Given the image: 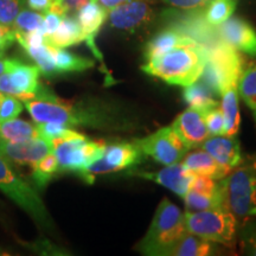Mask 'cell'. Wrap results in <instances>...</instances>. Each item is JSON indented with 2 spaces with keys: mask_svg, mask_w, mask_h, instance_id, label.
Masks as SVG:
<instances>
[{
  "mask_svg": "<svg viewBox=\"0 0 256 256\" xmlns=\"http://www.w3.org/2000/svg\"><path fill=\"white\" fill-rule=\"evenodd\" d=\"M0 255H5V252H2V249H0Z\"/></svg>",
  "mask_w": 256,
  "mask_h": 256,
  "instance_id": "46",
  "label": "cell"
},
{
  "mask_svg": "<svg viewBox=\"0 0 256 256\" xmlns=\"http://www.w3.org/2000/svg\"><path fill=\"white\" fill-rule=\"evenodd\" d=\"M183 98L191 108L203 112V113L218 106L214 92L203 82L196 81L186 86L183 92Z\"/></svg>",
  "mask_w": 256,
  "mask_h": 256,
  "instance_id": "24",
  "label": "cell"
},
{
  "mask_svg": "<svg viewBox=\"0 0 256 256\" xmlns=\"http://www.w3.org/2000/svg\"><path fill=\"white\" fill-rule=\"evenodd\" d=\"M5 68H6V58L0 57V75L5 72Z\"/></svg>",
  "mask_w": 256,
  "mask_h": 256,
  "instance_id": "45",
  "label": "cell"
},
{
  "mask_svg": "<svg viewBox=\"0 0 256 256\" xmlns=\"http://www.w3.org/2000/svg\"><path fill=\"white\" fill-rule=\"evenodd\" d=\"M52 152V144L46 138L28 142H8L0 138V154L18 165H34Z\"/></svg>",
  "mask_w": 256,
  "mask_h": 256,
  "instance_id": "13",
  "label": "cell"
},
{
  "mask_svg": "<svg viewBox=\"0 0 256 256\" xmlns=\"http://www.w3.org/2000/svg\"><path fill=\"white\" fill-rule=\"evenodd\" d=\"M36 124L20 119H12L0 122V138L8 142H28L40 138Z\"/></svg>",
  "mask_w": 256,
  "mask_h": 256,
  "instance_id": "25",
  "label": "cell"
},
{
  "mask_svg": "<svg viewBox=\"0 0 256 256\" xmlns=\"http://www.w3.org/2000/svg\"><path fill=\"white\" fill-rule=\"evenodd\" d=\"M218 36L226 44L250 57H256V30L242 18H232L218 25Z\"/></svg>",
  "mask_w": 256,
  "mask_h": 256,
  "instance_id": "14",
  "label": "cell"
},
{
  "mask_svg": "<svg viewBox=\"0 0 256 256\" xmlns=\"http://www.w3.org/2000/svg\"><path fill=\"white\" fill-rule=\"evenodd\" d=\"M184 198L185 206L188 211H202V210H210L217 209V208L226 206L223 194V186L222 191L216 194H206L200 192L188 190V192Z\"/></svg>",
  "mask_w": 256,
  "mask_h": 256,
  "instance_id": "27",
  "label": "cell"
},
{
  "mask_svg": "<svg viewBox=\"0 0 256 256\" xmlns=\"http://www.w3.org/2000/svg\"><path fill=\"white\" fill-rule=\"evenodd\" d=\"M134 174L156 182L180 197H184L188 194L194 178V172L188 170L183 164H178V162L168 165V168L154 172L139 171L134 172Z\"/></svg>",
  "mask_w": 256,
  "mask_h": 256,
  "instance_id": "15",
  "label": "cell"
},
{
  "mask_svg": "<svg viewBox=\"0 0 256 256\" xmlns=\"http://www.w3.org/2000/svg\"><path fill=\"white\" fill-rule=\"evenodd\" d=\"M226 206L236 222L256 218V156L243 158L241 164L222 180Z\"/></svg>",
  "mask_w": 256,
  "mask_h": 256,
  "instance_id": "3",
  "label": "cell"
},
{
  "mask_svg": "<svg viewBox=\"0 0 256 256\" xmlns=\"http://www.w3.org/2000/svg\"><path fill=\"white\" fill-rule=\"evenodd\" d=\"M44 14V32H46V37H49L57 30V28L60 26L63 17L52 11H46V14Z\"/></svg>",
  "mask_w": 256,
  "mask_h": 256,
  "instance_id": "40",
  "label": "cell"
},
{
  "mask_svg": "<svg viewBox=\"0 0 256 256\" xmlns=\"http://www.w3.org/2000/svg\"><path fill=\"white\" fill-rule=\"evenodd\" d=\"M51 4H52V0H26V5L28 8L34 11L42 12V14H46V11H49Z\"/></svg>",
  "mask_w": 256,
  "mask_h": 256,
  "instance_id": "42",
  "label": "cell"
},
{
  "mask_svg": "<svg viewBox=\"0 0 256 256\" xmlns=\"http://www.w3.org/2000/svg\"><path fill=\"white\" fill-rule=\"evenodd\" d=\"M185 232L184 214L168 198H162L138 249L145 255H166Z\"/></svg>",
  "mask_w": 256,
  "mask_h": 256,
  "instance_id": "4",
  "label": "cell"
},
{
  "mask_svg": "<svg viewBox=\"0 0 256 256\" xmlns=\"http://www.w3.org/2000/svg\"><path fill=\"white\" fill-rule=\"evenodd\" d=\"M25 4L26 0H0V24L12 26Z\"/></svg>",
  "mask_w": 256,
  "mask_h": 256,
  "instance_id": "36",
  "label": "cell"
},
{
  "mask_svg": "<svg viewBox=\"0 0 256 256\" xmlns=\"http://www.w3.org/2000/svg\"><path fill=\"white\" fill-rule=\"evenodd\" d=\"M12 28L16 36H24L37 28H44V14L31 8H23L16 17Z\"/></svg>",
  "mask_w": 256,
  "mask_h": 256,
  "instance_id": "32",
  "label": "cell"
},
{
  "mask_svg": "<svg viewBox=\"0 0 256 256\" xmlns=\"http://www.w3.org/2000/svg\"><path fill=\"white\" fill-rule=\"evenodd\" d=\"M241 229L242 250L247 255L256 256V218H252L238 224Z\"/></svg>",
  "mask_w": 256,
  "mask_h": 256,
  "instance_id": "35",
  "label": "cell"
},
{
  "mask_svg": "<svg viewBox=\"0 0 256 256\" xmlns=\"http://www.w3.org/2000/svg\"><path fill=\"white\" fill-rule=\"evenodd\" d=\"M98 2H100V5L104 8L106 11H110L112 8H116V6H119L121 4H124V2H128V0H98Z\"/></svg>",
  "mask_w": 256,
  "mask_h": 256,
  "instance_id": "43",
  "label": "cell"
},
{
  "mask_svg": "<svg viewBox=\"0 0 256 256\" xmlns=\"http://www.w3.org/2000/svg\"><path fill=\"white\" fill-rule=\"evenodd\" d=\"M190 190L206 194H216L222 191V182L220 183H216L215 179L208 177V176L194 174Z\"/></svg>",
  "mask_w": 256,
  "mask_h": 256,
  "instance_id": "37",
  "label": "cell"
},
{
  "mask_svg": "<svg viewBox=\"0 0 256 256\" xmlns=\"http://www.w3.org/2000/svg\"><path fill=\"white\" fill-rule=\"evenodd\" d=\"M107 16L108 12L102 8L98 0H88L81 8L78 10V16H76V19L82 28L84 42L100 60L101 54L95 46V37L104 24Z\"/></svg>",
  "mask_w": 256,
  "mask_h": 256,
  "instance_id": "18",
  "label": "cell"
},
{
  "mask_svg": "<svg viewBox=\"0 0 256 256\" xmlns=\"http://www.w3.org/2000/svg\"><path fill=\"white\" fill-rule=\"evenodd\" d=\"M166 4L174 6V8L183 10H196L204 8L209 4L211 0H162Z\"/></svg>",
  "mask_w": 256,
  "mask_h": 256,
  "instance_id": "41",
  "label": "cell"
},
{
  "mask_svg": "<svg viewBox=\"0 0 256 256\" xmlns=\"http://www.w3.org/2000/svg\"><path fill=\"white\" fill-rule=\"evenodd\" d=\"M206 127L209 133L214 136H224V116L223 112L218 106L211 108L204 113Z\"/></svg>",
  "mask_w": 256,
  "mask_h": 256,
  "instance_id": "38",
  "label": "cell"
},
{
  "mask_svg": "<svg viewBox=\"0 0 256 256\" xmlns=\"http://www.w3.org/2000/svg\"><path fill=\"white\" fill-rule=\"evenodd\" d=\"M194 40V38L182 34L177 28H166V30L156 34L146 44L145 50H144V57H145L146 60H153L156 57L162 56V54L168 52L171 49H174V48L188 44Z\"/></svg>",
  "mask_w": 256,
  "mask_h": 256,
  "instance_id": "20",
  "label": "cell"
},
{
  "mask_svg": "<svg viewBox=\"0 0 256 256\" xmlns=\"http://www.w3.org/2000/svg\"><path fill=\"white\" fill-rule=\"evenodd\" d=\"M206 63V46L191 42L174 48L156 58L146 60L142 72L168 84L186 86L198 81Z\"/></svg>",
  "mask_w": 256,
  "mask_h": 256,
  "instance_id": "2",
  "label": "cell"
},
{
  "mask_svg": "<svg viewBox=\"0 0 256 256\" xmlns=\"http://www.w3.org/2000/svg\"><path fill=\"white\" fill-rule=\"evenodd\" d=\"M25 108L34 122H57L66 126L107 127L113 116L104 104L98 102H72L40 86L36 98L24 101Z\"/></svg>",
  "mask_w": 256,
  "mask_h": 256,
  "instance_id": "1",
  "label": "cell"
},
{
  "mask_svg": "<svg viewBox=\"0 0 256 256\" xmlns=\"http://www.w3.org/2000/svg\"><path fill=\"white\" fill-rule=\"evenodd\" d=\"M238 84H232L222 92V110L224 116V136H236L241 124L238 110Z\"/></svg>",
  "mask_w": 256,
  "mask_h": 256,
  "instance_id": "22",
  "label": "cell"
},
{
  "mask_svg": "<svg viewBox=\"0 0 256 256\" xmlns=\"http://www.w3.org/2000/svg\"><path fill=\"white\" fill-rule=\"evenodd\" d=\"M246 68L244 58L238 50L226 42L216 40L206 46V63L202 72V82L215 95L222 94L229 86L238 84Z\"/></svg>",
  "mask_w": 256,
  "mask_h": 256,
  "instance_id": "5",
  "label": "cell"
},
{
  "mask_svg": "<svg viewBox=\"0 0 256 256\" xmlns=\"http://www.w3.org/2000/svg\"><path fill=\"white\" fill-rule=\"evenodd\" d=\"M40 75L37 66L6 58L5 72L0 75V92L14 95L23 102L34 98L40 89Z\"/></svg>",
  "mask_w": 256,
  "mask_h": 256,
  "instance_id": "10",
  "label": "cell"
},
{
  "mask_svg": "<svg viewBox=\"0 0 256 256\" xmlns=\"http://www.w3.org/2000/svg\"><path fill=\"white\" fill-rule=\"evenodd\" d=\"M154 11L152 0H128L108 11L112 28L116 30L134 34L152 22Z\"/></svg>",
  "mask_w": 256,
  "mask_h": 256,
  "instance_id": "12",
  "label": "cell"
},
{
  "mask_svg": "<svg viewBox=\"0 0 256 256\" xmlns=\"http://www.w3.org/2000/svg\"><path fill=\"white\" fill-rule=\"evenodd\" d=\"M64 4H66V8L69 12L72 11H78V8H81L88 0H63Z\"/></svg>",
  "mask_w": 256,
  "mask_h": 256,
  "instance_id": "44",
  "label": "cell"
},
{
  "mask_svg": "<svg viewBox=\"0 0 256 256\" xmlns=\"http://www.w3.org/2000/svg\"><path fill=\"white\" fill-rule=\"evenodd\" d=\"M238 89L242 100L252 112L256 121V63L246 66L238 80Z\"/></svg>",
  "mask_w": 256,
  "mask_h": 256,
  "instance_id": "28",
  "label": "cell"
},
{
  "mask_svg": "<svg viewBox=\"0 0 256 256\" xmlns=\"http://www.w3.org/2000/svg\"><path fill=\"white\" fill-rule=\"evenodd\" d=\"M38 133L48 140L72 139V138H84L86 136L74 130L72 127L57 122H36Z\"/></svg>",
  "mask_w": 256,
  "mask_h": 256,
  "instance_id": "33",
  "label": "cell"
},
{
  "mask_svg": "<svg viewBox=\"0 0 256 256\" xmlns=\"http://www.w3.org/2000/svg\"><path fill=\"white\" fill-rule=\"evenodd\" d=\"M184 218L188 232L228 248L235 246L238 222L228 208L186 211Z\"/></svg>",
  "mask_w": 256,
  "mask_h": 256,
  "instance_id": "6",
  "label": "cell"
},
{
  "mask_svg": "<svg viewBox=\"0 0 256 256\" xmlns=\"http://www.w3.org/2000/svg\"><path fill=\"white\" fill-rule=\"evenodd\" d=\"M200 146L229 171L238 168L243 159L236 136H215L206 139Z\"/></svg>",
  "mask_w": 256,
  "mask_h": 256,
  "instance_id": "17",
  "label": "cell"
},
{
  "mask_svg": "<svg viewBox=\"0 0 256 256\" xmlns=\"http://www.w3.org/2000/svg\"><path fill=\"white\" fill-rule=\"evenodd\" d=\"M0 191L4 192L10 200H14L19 208L28 214L40 226L46 229L52 228V220L38 192L14 171L8 160L2 154H0Z\"/></svg>",
  "mask_w": 256,
  "mask_h": 256,
  "instance_id": "7",
  "label": "cell"
},
{
  "mask_svg": "<svg viewBox=\"0 0 256 256\" xmlns=\"http://www.w3.org/2000/svg\"><path fill=\"white\" fill-rule=\"evenodd\" d=\"M142 152L136 142H115L106 145L104 153L98 159L78 172L86 183L92 184L96 176L113 174L142 162Z\"/></svg>",
  "mask_w": 256,
  "mask_h": 256,
  "instance_id": "8",
  "label": "cell"
},
{
  "mask_svg": "<svg viewBox=\"0 0 256 256\" xmlns=\"http://www.w3.org/2000/svg\"><path fill=\"white\" fill-rule=\"evenodd\" d=\"M214 250L212 244L194 234L185 232L177 242L172 246L166 255L174 256H206Z\"/></svg>",
  "mask_w": 256,
  "mask_h": 256,
  "instance_id": "23",
  "label": "cell"
},
{
  "mask_svg": "<svg viewBox=\"0 0 256 256\" xmlns=\"http://www.w3.org/2000/svg\"><path fill=\"white\" fill-rule=\"evenodd\" d=\"M54 60H55L56 68L60 72H84L94 66V60L86 58V57L75 55L66 50L64 48L51 46Z\"/></svg>",
  "mask_w": 256,
  "mask_h": 256,
  "instance_id": "26",
  "label": "cell"
},
{
  "mask_svg": "<svg viewBox=\"0 0 256 256\" xmlns=\"http://www.w3.org/2000/svg\"><path fill=\"white\" fill-rule=\"evenodd\" d=\"M23 49L28 54V56L36 63L38 69L43 75L52 76L58 74L50 46L42 44L40 46H25Z\"/></svg>",
  "mask_w": 256,
  "mask_h": 256,
  "instance_id": "31",
  "label": "cell"
},
{
  "mask_svg": "<svg viewBox=\"0 0 256 256\" xmlns=\"http://www.w3.org/2000/svg\"><path fill=\"white\" fill-rule=\"evenodd\" d=\"M84 42L82 28L78 19L66 14L63 17L60 26L49 37H46V44L55 48H68Z\"/></svg>",
  "mask_w": 256,
  "mask_h": 256,
  "instance_id": "21",
  "label": "cell"
},
{
  "mask_svg": "<svg viewBox=\"0 0 256 256\" xmlns=\"http://www.w3.org/2000/svg\"><path fill=\"white\" fill-rule=\"evenodd\" d=\"M182 164L194 172V174L208 176L215 180H220L230 174L228 168L220 165L204 150H198V151L185 154L184 158L182 159Z\"/></svg>",
  "mask_w": 256,
  "mask_h": 256,
  "instance_id": "19",
  "label": "cell"
},
{
  "mask_svg": "<svg viewBox=\"0 0 256 256\" xmlns=\"http://www.w3.org/2000/svg\"><path fill=\"white\" fill-rule=\"evenodd\" d=\"M23 110V104L14 95L0 92V122L16 119Z\"/></svg>",
  "mask_w": 256,
  "mask_h": 256,
  "instance_id": "34",
  "label": "cell"
},
{
  "mask_svg": "<svg viewBox=\"0 0 256 256\" xmlns=\"http://www.w3.org/2000/svg\"><path fill=\"white\" fill-rule=\"evenodd\" d=\"M172 128L188 148L200 146L209 136L204 113L191 107L178 115Z\"/></svg>",
  "mask_w": 256,
  "mask_h": 256,
  "instance_id": "16",
  "label": "cell"
},
{
  "mask_svg": "<svg viewBox=\"0 0 256 256\" xmlns=\"http://www.w3.org/2000/svg\"><path fill=\"white\" fill-rule=\"evenodd\" d=\"M134 142L144 154L152 156L162 165L179 162L190 150L172 127L160 128L151 136Z\"/></svg>",
  "mask_w": 256,
  "mask_h": 256,
  "instance_id": "11",
  "label": "cell"
},
{
  "mask_svg": "<svg viewBox=\"0 0 256 256\" xmlns=\"http://www.w3.org/2000/svg\"><path fill=\"white\" fill-rule=\"evenodd\" d=\"M238 6V0H211L204 14V19L211 26H218L232 17Z\"/></svg>",
  "mask_w": 256,
  "mask_h": 256,
  "instance_id": "29",
  "label": "cell"
},
{
  "mask_svg": "<svg viewBox=\"0 0 256 256\" xmlns=\"http://www.w3.org/2000/svg\"><path fill=\"white\" fill-rule=\"evenodd\" d=\"M52 152L58 162L60 171L78 172L89 162L98 159L107 144L104 142H89L87 136L72 139L51 140Z\"/></svg>",
  "mask_w": 256,
  "mask_h": 256,
  "instance_id": "9",
  "label": "cell"
},
{
  "mask_svg": "<svg viewBox=\"0 0 256 256\" xmlns=\"http://www.w3.org/2000/svg\"><path fill=\"white\" fill-rule=\"evenodd\" d=\"M16 42V34L12 26L0 24V57H4L6 50Z\"/></svg>",
  "mask_w": 256,
  "mask_h": 256,
  "instance_id": "39",
  "label": "cell"
},
{
  "mask_svg": "<svg viewBox=\"0 0 256 256\" xmlns=\"http://www.w3.org/2000/svg\"><path fill=\"white\" fill-rule=\"evenodd\" d=\"M58 171V162H57L54 152H51L44 158H42L40 162H37L36 164L32 165V179L37 188H43L46 186L51 178L55 177Z\"/></svg>",
  "mask_w": 256,
  "mask_h": 256,
  "instance_id": "30",
  "label": "cell"
}]
</instances>
